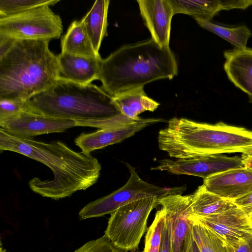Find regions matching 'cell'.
Segmentation results:
<instances>
[{
    "label": "cell",
    "instance_id": "1",
    "mask_svg": "<svg viewBox=\"0 0 252 252\" xmlns=\"http://www.w3.org/2000/svg\"><path fill=\"white\" fill-rule=\"evenodd\" d=\"M0 151L18 153L49 167L54 177L42 180L34 177L31 189L43 197L58 200L85 190L96 183L101 167L91 154L76 152L60 141L45 143L13 136L0 128Z\"/></svg>",
    "mask_w": 252,
    "mask_h": 252
},
{
    "label": "cell",
    "instance_id": "2",
    "mask_svg": "<svg viewBox=\"0 0 252 252\" xmlns=\"http://www.w3.org/2000/svg\"><path fill=\"white\" fill-rule=\"evenodd\" d=\"M50 41L0 35V99L29 100L59 79L58 57Z\"/></svg>",
    "mask_w": 252,
    "mask_h": 252
},
{
    "label": "cell",
    "instance_id": "3",
    "mask_svg": "<svg viewBox=\"0 0 252 252\" xmlns=\"http://www.w3.org/2000/svg\"><path fill=\"white\" fill-rule=\"evenodd\" d=\"M30 101L35 113L73 120L83 126L120 127L141 118L134 120L122 115L113 97L102 88L60 77L49 89Z\"/></svg>",
    "mask_w": 252,
    "mask_h": 252
},
{
    "label": "cell",
    "instance_id": "4",
    "mask_svg": "<svg viewBox=\"0 0 252 252\" xmlns=\"http://www.w3.org/2000/svg\"><path fill=\"white\" fill-rule=\"evenodd\" d=\"M178 71L170 47H161L151 38L124 45L101 59L98 80L114 97L157 80H171Z\"/></svg>",
    "mask_w": 252,
    "mask_h": 252
},
{
    "label": "cell",
    "instance_id": "5",
    "mask_svg": "<svg viewBox=\"0 0 252 252\" xmlns=\"http://www.w3.org/2000/svg\"><path fill=\"white\" fill-rule=\"evenodd\" d=\"M159 148L176 159L242 153L252 155V130L222 122L209 124L186 118L170 119L158 132Z\"/></svg>",
    "mask_w": 252,
    "mask_h": 252
},
{
    "label": "cell",
    "instance_id": "6",
    "mask_svg": "<svg viewBox=\"0 0 252 252\" xmlns=\"http://www.w3.org/2000/svg\"><path fill=\"white\" fill-rule=\"evenodd\" d=\"M158 199L151 196L119 207L111 214L104 236L116 247L126 252H136L146 230L149 215L158 205Z\"/></svg>",
    "mask_w": 252,
    "mask_h": 252
},
{
    "label": "cell",
    "instance_id": "7",
    "mask_svg": "<svg viewBox=\"0 0 252 252\" xmlns=\"http://www.w3.org/2000/svg\"><path fill=\"white\" fill-rule=\"evenodd\" d=\"M130 172L127 182L110 194L92 201L79 212L81 220L97 218L112 214L122 206L138 199L156 196L160 199L166 195L182 193L186 186L163 188L149 183L142 179L135 168L126 163Z\"/></svg>",
    "mask_w": 252,
    "mask_h": 252
},
{
    "label": "cell",
    "instance_id": "8",
    "mask_svg": "<svg viewBox=\"0 0 252 252\" xmlns=\"http://www.w3.org/2000/svg\"><path fill=\"white\" fill-rule=\"evenodd\" d=\"M63 32L60 16L49 6L0 18V35L14 39L51 40Z\"/></svg>",
    "mask_w": 252,
    "mask_h": 252
},
{
    "label": "cell",
    "instance_id": "9",
    "mask_svg": "<svg viewBox=\"0 0 252 252\" xmlns=\"http://www.w3.org/2000/svg\"><path fill=\"white\" fill-rule=\"evenodd\" d=\"M151 170L166 171L175 175H187L207 179L218 173L243 167L241 157L208 155L187 159H163Z\"/></svg>",
    "mask_w": 252,
    "mask_h": 252
},
{
    "label": "cell",
    "instance_id": "10",
    "mask_svg": "<svg viewBox=\"0 0 252 252\" xmlns=\"http://www.w3.org/2000/svg\"><path fill=\"white\" fill-rule=\"evenodd\" d=\"M192 195L176 193L158 199L170 224L172 252H188L192 240V223L189 217L192 214Z\"/></svg>",
    "mask_w": 252,
    "mask_h": 252
},
{
    "label": "cell",
    "instance_id": "11",
    "mask_svg": "<svg viewBox=\"0 0 252 252\" xmlns=\"http://www.w3.org/2000/svg\"><path fill=\"white\" fill-rule=\"evenodd\" d=\"M78 126V122L73 120L28 112L0 122V128L9 134L30 139L44 134L63 132Z\"/></svg>",
    "mask_w": 252,
    "mask_h": 252
},
{
    "label": "cell",
    "instance_id": "12",
    "mask_svg": "<svg viewBox=\"0 0 252 252\" xmlns=\"http://www.w3.org/2000/svg\"><path fill=\"white\" fill-rule=\"evenodd\" d=\"M190 217L218 234L231 249L235 247L245 237L252 234V221L234 203L218 214L206 216L191 214Z\"/></svg>",
    "mask_w": 252,
    "mask_h": 252
},
{
    "label": "cell",
    "instance_id": "13",
    "mask_svg": "<svg viewBox=\"0 0 252 252\" xmlns=\"http://www.w3.org/2000/svg\"><path fill=\"white\" fill-rule=\"evenodd\" d=\"M164 121L157 118L142 119L128 125L117 128L98 129L94 132L82 133L74 140L75 144L86 154L109 145L119 143L144 128Z\"/></svg>",
    "mask_w": 252,
    "mask_h": 252
},
{
    "label": "cell",
    "instance_id": "14",
    "mask_svg": "<svg viewBox=\"0 0 252 252\" xmlns=\"http://www.w3.org/2000/svg\"><path fill=\"white\" fill-rule=\"evenodd\" d=\"M143 22L161 47H169L171 21L174 15L168 0H138Z\"/></svg>",
    "mask_w": 252,
    "mask_h": 252
},
{
    "label": "cell",
    "instance_id": "15",
    "mask_svg": "<svg viewBox=\"0 0 252 252\" xmlns=\"http://www.w3.org/2000/svg\"><path fill=\"white\" fill-rule=\"evenodd\" d=\"M203 185L208 191L232 201L252 191V169H230L204 179Z\"/></svg>",
    "mask_w": 252,
    "mask_h": 252
},
{
    "label": "cell",
    "instance_id": "16",
    "mask_svg": "<svg viewBox=\"0 0 252 252\" xmlns=\"http://www.w3.org/2000/svg\"><path fill=\"white\" fill-rule=\"evenodd\" d=\"M174 15L184 14L194 19L211 21L221 10L246 9L252 0H168Z\"/></svg>",
    "mask_w": 252,
    "mask_h": 252
},
{
    "label": "cell",
    "instance_id": "17",
    "mask_svg": "<svg viewBox=\"0 0 252 252\" xmlns=\"http://www.w3.org/2000/svg\"><path fill=\"white\" fill-rule=\"evenodd\" d=\"M223 65L228 79L248 96L252 103V48H234L223 53Z\"/></svg>",
    "mask_w": 252,
    "mask_h": 252
},
{
    "label": "cell",
    "instance_id": "18",
    "mask_svg": "<svg viewBox=\"0 0 252 252\" xmlns=\"http://www.w3.org/2000/svg\"><path fill=\"white\" fill-rule=\"evenodd\" d=\"M57 57L60 78L83 85L98 80L101 57H86L62 52Z\"/></svg>",
    "mask_w": 252,
    "mask_h": 252
},
{
    "label": "cell",
    "instance_id": "19",
    "mask_svg": "<svg viewBox=\"0 0 252 252\" xmlns=\"http://www.w3.org/2000/svg\"><path fill=\"white\" fill-rule=\"evenodd\" d=\"M110 1L97 0L80 20L95 51L99 53L103 38L107 34V15Z\"/></svg>",
    "mask_w": 252,
    "mask_h": 252
},
{
    "label": "cell",
    "instance_id": "20",
    "mask_svg": "<svg viewBox=\"0 0 252 252\" xmlns=\"http://www.w3.org/2000/svg\"><path fill=\"white\" fill-rule=\"evenodd\" d=\"M112 97L121 114L134 120L140 118L139 114L146 111L153 112L160 105L147 96L144 87L134 89Z\"/></svg>",
    "mask_w": 252,
    "mask_h": 252
},
{
    "label": "cell",
    "instance_id": "21",
    "mask_svg": "<svg viewBox=\"0 0 252 252\" xmlns=\"http://www.w3.org/2000/svg\"><path fill=\"white\" fill-rule=\"evenodd\" d=\"M61 52L91 58L101 57L94 49L80 20L73 21L61 40Z\"/></svg>",
    "mask_w": 252,
    "mask_h": 252
},
{
    "label": "cell",
    "instance_id": "22",
    "mask_svg": "<svg viewBox=\"0 0 252 252\" xmlns=\"http://www.w3.org/2000/svg\"><path fill=\"white\" fill-rule=\"evenodd\" d=\"M192 195V215L206 216L220 213L232 206L234 202L208 191L202 185Z\"/></svg>",
    "mask_w": 252,
    "mask_h": 252
},
{
    "label": "cell",
    "instance_id": "23",
    "mask_svg": "<svg viewBox=\"0 0 252 252\" xmlns=\"http://www.w3.org/2000/svg\"><path fill=\"white\" fill-rule=\"evenodd\" d=\"M189 219L192 223L193 237L200 252H232L218 234L190 216Z\"/></svg>",
    "mask_w": 252,
    "mask_h": 252
},
{
    "label": "cell",
    "instance_id": "24",
    "mask_svg": "<svg viewBox=\"0 0 252 252\" xmlns=\"http://www.w3.org/2000/svg\"><path fill=\"white\" fill-rule=\"evenodd\" d=\"M203 29L211 32L228 41L237 48H245L249 39L252 36L251 31L246 26L229 28L211 21L194 19Z\"/></svg>",
    "mask_w": 252,
    "mask_h": 252
},
{
    "label": "cell",
    "instance_id": "25",
    "mask_svg": "<svg viewBox=\"0 0 252 252\" xmlns=\"http://www.w3.org/2000/svg\"><path fill=\"white\" fill-rule=\"evenodd\" d=\"M59 0H0V18L22 13L43 6H53Z\"/></svg>",
    "mask_w": 252,
    "mask_h": 252
},
{
    "label": "cell",
    "instance_id": "26",
    "mask_svg": "<svg viewBox=\"0 0 252 252\" xmlns=\"http://www.w3.org/2000/svg\"><path fill=\"white\" fill-rule=\"evenodd\" d=\"M165 219V211L161 208L157 212L152 223L148 228L145 236V247L143 252H159Z\"/></svg>",
    "mask_w": 252,
    "mask_h": 252
},
{
    "label": "cell",
    "instance_id": "27",
    "mask_svg": "<svg viewBox=\"0 0 252 252\" xmlns=\"http://www.w3.org/2000/svg\"><path fill=\"white\" fill-rule=\"evenodd\" d=\"M30 100L0 99V122L23 112H34Z\"/></svg>",
    "mask_w": 252,
    "mask_h": 252
},
{
    "label": "cell",
    "instance_id": "28",
    "mask_svg": "<svg viewBox=\"0 0 252 252\" xmlns=\"http://www.w3.org/2000/svg\"><path fill=\"white\" fill-rule=\"evenodd\" d=\"M73 252H127L114 245L104 235L88 241Z\"/></svg>",
    "mask_w": 252,
    "mask_h": 252
},
{
    "label": "cell",
    "instance_id": "29",
    "mask_svg": "<svg viewBox=\"0 0 252 252\" xmlns=\"http://www.w3.org/2000/svg\"><path fill=\"white\" fill-rule=\"evenodd\" d=\"M159 252H172L170 224L169 220L166 216V215L164 224L162 231L161 244Z\"/></svg>",
    "mask_w": 252,
    "mask_h": 252
},
{
    "label": "cell",
    "instance_id": "30",
    "mask_svg": "<svg viewBox=\"0 0 252 252\" xmlns=\"http://www.w3.org/2000/svg\"><path fill=\"white\" fill-rule=\"evenodd\" d=\"M232 201L250 218L252 215V191Z\"/></svg>",
    "mask_w": 252,
    "mask_h": 252
},
{
    "label": "cell",
    "instance_id": "31",
    "mask_svg": "<svg viewBox=\"0 0 252 252\" xmlns=\"http://www.w3.org/2000/svg\"><path fill=\"white\" fill-rule=\"evenodd\" d=\"M232 252H252V234L248 235L234 248Z\"/></svg>",
    "mask_w": 252,
    "mask_h": 252
},
{
    "label": "cell",
    "instance_id": "32",
    "mask_svg": "<svg viewBox=\"0 0 252 252\" xmlns=\"http://www.w3.org/2000/svg\"><path fill=\"white\" fill-rule=\"evenodd\" d=\"M241 158L244 167L252 169V155H242Z\"/></svg>",
    "mask_w": 252,
    "mask_h": 252
},
{
    "label": "cell",
    "instance_id": "33",
    "mask_svg": "<svg viewBox=\"0 0 252 252\" xmlns=\"http://www.w3.org/2000/svg\"><path fill=\"white\" fill-rule=\"evenodd\" d=\"M188 252H200L199 248L193 237V235L191 245Z\"/></svg>",
    "mask_w": 252,
    "mask_h": 252
},
{
    "label": "cell",
    "instance_id": "34",
    "mask_svg": "<svg viewBox=\"0 0 252 252\" xmlns=\"http://www.w3.org/2000/svg\"><path fill=\"white\" fill-rule=\"evenodd\" d=\"M0 252H7L4 249H3L2 246H1V247H0Z\"/></svg>",
    "mask_w": 252,
    "mask_h": 252
},
{
    "label": "cell",
    "instance_id": "35",
    "mask_svg": "<svg viewBox=\"0 0 252 252\" xmlns=\"http://www.w3.org/2000/svg\"><path fill=\"white\" fill-rule=\"evenodd\" d=\"M250 219H251V221H252V215H251Z\"/></svg>",
    "mask_w": 252,
    "mask_h": 252
}]
</instances>
